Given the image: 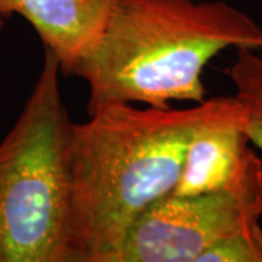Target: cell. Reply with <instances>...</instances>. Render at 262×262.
Instances as JSON below:
<instances>
[{
    "instance_id": "1",
    "label": "cell",
    "mask_w": 262,
    "mask_h": 262,
    "mask_svg": "<svg viewBox=\"0 0 262 262\" xmlns=\"http://www.w3.org/2000/svg\"><path fill=\"white\" fill-rule=\"evenodd\" d=\"M219 102L114 103L73 124L70 262H108L139 217L172 194L189 141Z\"/></svg>"
},
{
    "instance_id": "2",
    "label": "cell",
    "mask_w": 262,
    "mask_h": 262,
    "mask_svg": "<svg viewBox=\"0 0 262 262\" xmlns=\"http://www.w3.org/2000/svg\"><path fill=\"white\" fill-rule=\"evenodd\" d=\"M226 48H262L261 27L226 2L111 0L101 35L72 76L88 84L89 115L114 103H200L203 72Z\"/></svg>"
},
{
    "instance_id": "3",
    "label": "cell",
    "mask_w": 262,
    "mask_h": 262,
    "mask_svg": "<svg viewBox=\"0 0 262 262\" xmlns=\"http://www.w3.org/2000/svg\"><path fill=\"white\" fill-rule=\"evenodd\" d=\"M44 48L32 92L0 141V262H70L73 124Z\"/></svg>"
},
{
    "instance_id": "4",
    "label": "cell",
    "mask_w": 262,
    "mask_h": 262,
    "mask_svg": "<svg viewBox=\"0 0 262 262\" xmlns=\"http://www.w3.org/2000/svg\"><path fill=\"white\" fill-rule=\"evenodd\" d=\"M262 217V158L249 146L226 187L159 200L131 226L108 262H196L215 244Z\"/></svg>"
},
{
    "instance_id": "5",
    "label": "cell",
    "mask_w": 262,
    "mask_h": 262,
    "mask_svg": "<svg viewBox=\"0 0 262 262\" xmlns=\"http://www.w3.org/2000/svg\"><path fill=\"white\" fill-rule=\"evenodd\" d=\"M246 124V111L234 95L220 96L217 108L198 125L189 141L170 195H196L230 184L251 146Z\"/></svg>"
},
{
    "instance_id": "6",
    "label": "cell",
    "mask_w": 262,
    "mask_h": 262,
    "mask_svg": "<svg viewBox=\"0 0 262 262\" xmlns=\"http://www.w3.org/2000/svg\"><path fill=\"white\" fill-rule=\"evenodd\" d=\"M111 0H0V18L28 20L44 48L56 57L60 72L72 76L102 32Z\"/></svg>"
},
{
    "instance_id": "7",
    "label": "cell",
    "mask_w": 262,
    "mask_h": 262,
    "mask_svg": "<svg viewBox=\"0 0 262 262\" xmlns=\"http://www.w3.org/2000/svg\"><path fill=\"white\" fill-rule=\"evenodd\" d=\"M227 76L234 86V98L246 111L249 143L262 155V48H237Z\"/></svg>"
},
{
    "instance_id": "8",
    "label": "cell",
    "mask_w": 262,
    "mask_h": 262,
    "mask_svg": "<svg viewBox=\"0 0 262 262\" xmlns=\"http://www.w3.org/2000/svg\"><path fill=\"white\" fill-rule=\"evenodd\" d=\"M196 262H262V227L259 222L211 246Z\"/></svg>"
},
{
    "instance_id": "9",
    "label": "cell",
    "mask_w": 262,
    "mask_h": 262,
    "mask_svg": "<svg viewBox=\"0 0 262 262\" xmlns=\"http://www.w3.org/2000/svg\"><path fill=\"white\" fill-rule=\"evenodd\" d=\"M3 25H5V19L0 18V29L3 28Z\"/></svg>"
}]
</instances>
